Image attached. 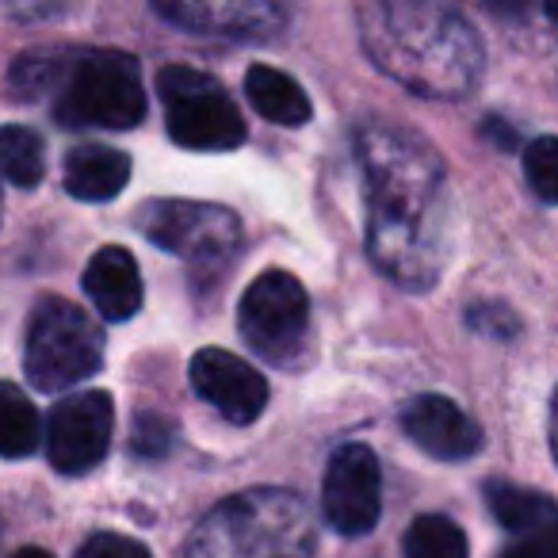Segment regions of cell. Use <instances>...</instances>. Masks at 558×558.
I'll list each match as a JSON object with an SVG mask.
<instances>
[{"label": "cell", "mask_w": 558, "mask_h": 558, "mask_svg": "<svg viewBox=\"0 0 558 558\" xmlns=\"http://www.w3.org/2000/svg\"><path fill=\"white\" fill-rule=\"evenodd\" d=\"M417 138H402V134L375 131L364 146L367 165V195H372V253L383 260L398 279H410V241L413 218L428 207L436 192V180L444 177L428 149L410 154Z\"/></svg>", "instance_id": "cell-1"}, {"label": "cell", "mask_w": 558, "mask_h": 558, "mask_svg": "<svg viewBox=\"0 0 558 558\" xmlns=\"http://www.w3.org/2000/svg\"><path fill=\"white\" fill-rule=\"evenodd\" d=\"M314 524L295 494L256 489L218 505L187 558H311Z\"/></svg>", "instance_id": "cell-2"}, {"label": "cell", "mask_w": 558, "mask_h": 558, "mask_svg": "<svg viewBox=\"0 0 558 558\" xmlns=\"http://www.w3.org/2000/svg\"><path fill=\"white\" fill-rule=\"evenodd\" d=\"M104 364V333L81 306L43 299L32 314L24 344V372L35 390L58 395L93 379Z\"/></svg>", "instance_id": "cell-3"}, {"label": "cell", "mask_w": 558, "mask_h": 558, "mask_svg": "<svg viewBox=\"0 0 558 558\" xmlns=\"http://www.w3.org/2000/svg\"><path fill=\"white\" fill-rule=\"evenodd\" d=\"M54 116L65 126H108V131H131L146 116V93H142L138 62L116 50L88 54L73 65Z\"/></svg>", "instance_id": "cell-4"}, {"label": "cell", "mask_w": 558, "mask_h": 558, "mask_svg": "<svg viewBox=\"0 0 558 558\" xmlns=\"http://www.w3.org/2000/svg\"><path fill=\"white\" fill-rule=\"evenodd\" d=\"M157 93L169 108V138L184 149H233L245 142V123L233 100L199 70L169 65L157 73Z\"/></svg>", "instance_id": "cell-5"}, {"label": "cell", "mask_w": 558, "mask_h": 558, "mask_svg": "<svg viewBox=\"0 0 558 558\" xmlns=\"http://www.w3.org/2000/svg\"><path fill=\"white\" fill-rule=\"evenodd\" d=\"M238 326L245 344L256 356L271 360V364H288L306 341V326H311V299L306 288L288 271H264L248 283L241 295Z\"/></svg>", "instance_id": "cell-6"}, {"label": "cell", "mask_w": 558, "mask_h": 558, "mask_svg": "<svg viewBox=\"0 0 558 558\" xmlns=\"http://www.w3.org/2000/svg\"><path fill=\"white\" fill-rule=\"evenodd\" d=\"M142 233L184 260L210 264L222 260L238 245L241 222L233 218V210L215 207V203L157 199L142 207Z\"/></svg>", "instance_id": "cell-7"}, {"label": "cell", "mask_w": 558, "mask_h": 558, "mask_svg": "<svg viewBox=\"0 0 558 558\" xmlns=\"http://www.w3.org/2000/svg\"><path fill=\"white\" fill-rule=\"evenodd\" d=\"M116 428V405L104 390L70 395L50 410L47 456L58 474H88L104 463Z\"/></svg>", "instance_id": "cell-8"}, {"label": "cell", "mask_w": 558, "mask_h": 558, "mask_svg": "<svg viewBox=\"0 0 558 558\" xmlns=\"http://www.w3.org/2000/svg\"><path fill=\"white\" fill-rule=\"evenodd\" d=\"M322 512L341 535H367L383 517V471L367 444H344L326 466Z\"/></svg>", "instance_id": "cell-9"}, {"label": "cell", "mask_w": 558, "mask_h": 558, "mask_svg": "<svg viewBox=\"0 0 558 558\" xmlns=\"http://www.w3.org/2000/svg\"><path fill=\"white\" fill-rule=\"evenodd\" d=\"M195 395L218 410L233 425H253L268 405V383L256 367H248L245 360H238L226 349H203L192 356L187 367Z\"/></svg>", "instance_id": "cell-10"}, {"label": "cell", "mask_w": 558, "mask_h": 558, "mask_svg": "<svg viewBox=\"0 0 558 558\" xmlns=\"http://www.w3.org/2000/svg\"><path fill=\"white\" fill-rule=\"evenodd\" d=\"M402 428L421 451L436 459H471L482 448V433L451 398L444 395H421L405 405Z\"/></svg>", "instance_id": "cell-11"}, {"label": "cell", "mask_w": 558, "mask_h": 558, "mask_svg": "<svg viewBox=\"0 0 558 558\" xmlns=\"http://www.w3.org/2000/svg\"><path fill=\"white\" fill-rule=\"evenodd\" d=\"M85 295L104 322H126L142 306L138 260L123 245H104L85 268Z\"/></svg>", "instance_id": "cell-12"}, {"label": "cell", "mask_w": 558, "mask_h": 558, "mask_svg": "<svg viewBox=\"0 0 558 558\" xmlns=\"http://www.w3.org/2000/svg\"><path fill=\"white\" fill-rule=\"evenodd\" d=\"M131 180V157L111 146H77L65 157V192L81 203H108Z\"/></svg>", "instance_id": "cell-13"}, {"label": "cell", "mask_w": 558, "mask_h": 558, "mask_svg": "<svg viewBox=\"0 0 558 558\" xmlns=\"http://www.w3.org/2000/svg\"><path fill=\"white\" fill-rule=\"evenodd\" d=\"M245 96L268 123L279 126H303L314 111L303 85L295 77H288V73L271 70V65H253L245 73Z\"/></svg>", "instance_id": "cell-14"}, {"label": "cell", "mask_w": 558, "mask_h": 558, "mask_svg": "<svg viewBox=\"0 0 558 558\" xmlns=\"http://www.w3.org/2000/svg\"><path fill=\"white\" fill-rule=\"evenodd\" d=\"M486 505L497 517V524L509 527V532L520 535V539L558 520V505L550 501V497L532 494V489H520V486H509V482H489Z\"/></svg>", "instance_id": "cell-15"}, {"label": "cell", "mask_w": 558, "mask_h": 558, "mask_svg": "<svg viewBox=\"0 0 558 558\" xmlns=\"http://www.w3.org/2000/svg\"><path fill=\"white\" fill-rule=\"evenodd\" d=\"M43 421L35 402L12 383H0V459H24L39 448Z\"/></svg>", "instance_id": "cell-16"}, {"label": "cell", "mask_w": 558, "mask_h": 558, "mask_svg": "<svg viewBox=\"0 0 558 558\" xmlns=\"http://www.w3.org/2000/svg\"><path fill=\"white\" fill-rule=\"evenodd\" d=\"M47 172V146L32 126H0V177L12 187H35Z\"/></svg>", "instance_id": "cell-17"}, {"label": "cell", "mask_w": 558, "mask_h": 558, "mask_svg": "<svg viewBox=\"0 0 558 558\" xmlns=\"http://www.w3.org/2000/svg\"><path fill=\"white\" fill-rule=\"evenodd\" d=\"M471 543L466 532L448 517H417L405 532V558H466Z\"/></svg>", "instance_id": "cell-18"}, {"label": "cell", "mask_w": 558, "mask_h": 558, "mask_svg": "<svg viewBox=\"0 0 558 558\" xmlns=\"http://www.w3.org/2000/svg\"><path fill=\"white\" fill-rule=\"evenodd\" d=\"M524 177L543 203H558V138H535L524 149Z\"/></svg>", "instance_id": "cell-19"}, {"label": "cell", "mask_w": 558, "mask_h": 558, "mask_svg": "<svg viewBox=\"0 0 558 558\" xmlns=\"http://www.w3.org/2000/svg\"><path fill=\"white\" fill-rule=\"evenodd\" d=\"M77 558H149V550L138 539H126L116 532H100L77 550Z\"/></svg>", "instance_id": "cell-20"}, {"label": "cell", "mask_w": 558, "mask_h": 558, "mask_svg": "<svg viewBox=\"0 0 558 558\" xmlns=\"http://www.w3.org/2000/svg\"><path fill=\"white\" fill-rule=\"evenodd\" d=\"M509 558H558V520L539 532L517 539V547L509 550Z\"/></svg>", "instance_id": "cell-21"}, {"label": "cell", "mask_w": 558, "mask_h": 558, "mask_svg": "<svg viewBox=\"0 0 558 558\" xmlns=\"http://www.w3.org/2000/svg\"><path fill=\"white\" fill-rule=\"evenodd\" d=\"M131 448L142 451V456H161V451L169 448V425H165V421H157V417H142Z\"/></svg>", "instance_id": "cell-22"}, {"label": "cell", "mask_w": 558, "mask_h": 558, "mask_svg": "<svg viewBox=\"0 0 558 558\" xmlns=\"http://www.w3.org/2000/svg\"><path fill=\"white\" fill-rule=\"evenodd\" d=\"M550 444H555V456H558V398H555V413H550Z\"/></svg>", "instance_id": "cell-23"}, {"label": "cell", "mask_w": 558, "mask_h": 558, "mask_svg": "<svg viewBox=\"0 0 558 558\" xmlns=\"http://www.w3.org/2000/svg\"><path fill=\"white\" fill-rule=\"evenodd\" d=\"M12 558H50V555L43 547H24V550H16Z\"/></svg>", "instance_id": "cell-24"}, {"label": "cell", "mask_w": 558, "mask_h": 558, "mask_svg": "<svg viewBox=\"0 0 558 558\" xmlns=\"http://www.w3.org/2000/svg\"><path fill=\"white\" fill-rule=\"evenodd\" d=\"M547 16H550V20H555V24H558V0H550V4H547Z\"/></svg>", "instance_id": "cell-25"}]
</instances>
